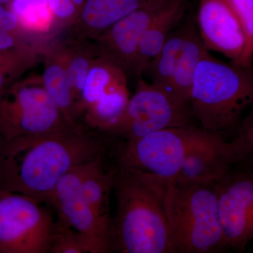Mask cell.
<instances>
[{"label":"cell","instance_id":"6da1fadb","mask_svg":"<svg viewBox=\"0 0 253 253\" xmlns=\"http://www.w3.org/2000/svg\"><path fill=\"white\" fill-rule=\"evenodd\" d=\"M111 144L106 133L84 126L1 140L0 190L26 195L48 205L63 176L107 156Z\"/></svg>","mask_w":253,"mask_h":253},{"label":"cell","instance_id":"7a4b0ae2","mask_svg":"<svg viewBox=\"0 0 253 253\" xmlns=\"http://www.w3.org/2000/svg\"><path fill=\"white\" fill-rule=\"evenodd\" d=\"M113 166L114 252L176 253L165 204L168 181L131 168Z\"/></svg>","mask_w":253,"mask_h":253},{"label":"cell","instance_id":"3957f363","mask_svg":"<svg viewBox=\"0 0 253 253\" xmlns=\"http://www.w3.org/2000/svg\"><path fill=\"white\" fill-rule=\"evenodd\" d=\"M253 104V66L216 59L210 51L198 65L190 96L194 118L207 130L223 133L239 126Z\"/></svg>","mask_w":253,"mask_h":253},{"label":"cell","instance_id":"277c9868","mask_svg":"<svg viewBox=\"0 0 253 253\" xmlns=\"http://www.w3.org/2000/svg\"><path fill=\"white\" fill-rule=\"evenodd\" d=\"M165 204L176 253L229 249L219 220L216 182L168 181Z\"/></svg>","mask_w":253,"mask_h":253},{"label":"cell","instance_id":"5b68a950","mask_svg":"<svg viewBox=\"0 0 253 253\" xmlns=\"http://www.w3.org/2000/svg\"><path fill=\"white\" fill-rule=\"evenodd\" d=\"M211 132L191 123L154 131L133 140L114 141L110 154L114 156L116 166L172 181L177 177L191 149Z\"/></svg>","mask_w":253,"mask_h":253},{"label":"cell","instance_id":"8992f818","mask_svg":"<svg viewBox=\"0 0 253 253\" xmlns=\"http://www.w3.org/2000/svg\"><path fill=\"white\" fill-rule=\"evenodd\" d=\"M74 126L50 97L42 80L18 81L0 92V139L48 134Z\"/></svg>","mask_w":253,"mask_h":253},{"label":"cell","instance_id":"52a82bcc","mask_svg":"<svg viewBox=\"0 0 253 253\" xmlns=\"http://www.w3.org/2000/svg\"><path fill=\"white\" fill-rule=\"evenodd\" d=\"M193 119L189 106L176 101L166 89L139 80L124 112L105 133L116 141L133 140L161 129L185 126Z\"/></svg>","mask_w":253,"mask_h":253},{"label":"cell","instance_id":"ba28073f","mask_svg":"<svg viewBox=\"0 0 253 253\" xmlns=\"http://www.w3.org/2000/svg\"><path fill=\"white\" fill-rule=\"evenodd\" d=\"M43 204L0 190V253H49L55 220Z\"/></svg>","mask_w":253,"mask_h":253},{"label":"cell","instance_id":"9c48e42d","mask_svg":"<svg viewBox=\"0 0 253 253\" xmlns=\"http://www.w3.org/2000/svg\"><path fill=\"white\" fill-rule=\"evenodd\" d=\"M218 210L229 249L244 251L253 241V169L241 163L216 181Z\"/></svg>","mask_w":253,"mask_h":253},{"label":"cell","instance_id":"30bf717a","mask_svg":"<svg viewBox=\"0 0 253 253\" xmlns=\"http://www.w3.org/2000/svg\"><path fill=\"white\" fill-rule=\"evenodd\" d=\"M82 166L70 171L59 181L48 205L83 236L91 253L114 252L112 229L96 215L83 194Z\"/></svg>","mask_w":253,"mask_h":253},{"label":"cell","instance_id":"8fae6325","mask_svg":"<svg viewBox=\"0 0 253 253\" xmlns=\"http://www.w3.org/2000/svg\"><path fill=\"white\" fill-rule=\"evenodd\" d=\"M169 0H149L117 21L99 37L100 56L121 68L126 76L136 75L141 38L156 15Z\"/></svg>","mask_w":253,"mask_h":253},{"label":"cell","instance_id":"7c38bea8","mask_svg":"<svg viewBox=\"0 0 253 253\" xmlns=\"http://www.w3.org/2000/svg\"><path fill=\"white\" fill-rule=\"evenodd\" d=\"M198 30L206 48L239 64L246 47V38L229 0H201Z\"/></svg>","mask_w":253,"mask_h":253},{"label":"cell","instance_id":"4fadbf2b","mask_svg":"<svg viewBox=\"0 0 253 253\" xmlns=\"http://www.w3.org/2000/svg\"><path fill=\"white\" fill-rule=\"evenodd\" d=\"M242 162L236 141H227L224 134L212 131L188 154L176 179L216 182Z\"/></svg>","mask_w":253,"mask_h":253},{"label":"cell","instance_id":"5bb4252c","mask_svg":"<svg viewBox=\"0 0 253 253\" xmlns=\"http://www.w3.org/2000/svg\"><path fill=\"white\" fill-rule=\"evenodd\" d=\"M187 0H169L151 21L141 38L136 63V76L144 73L184 16Z\"/></svg>","mask_w":253,"mask_h":253},{"label":"cell","instance_id":"9a60e30c","mask_svg":"<svg viewBox=\"0 0 253 253\" xmlns=\"http://www.w3.org/2000/svg\"><path fill=\"white\" fill-rule=\"evenodd\" d=\"M49 52L42 78L44 88L68 123L84 126L79 121L81 115L68 78L66 51L54 50Z\"/></svg>","mask_w":253,"mask_h":253},{"label":"cell","instance_id":"2e32d148","mask_svg":"<svg viewBox=\"0 0 253 253\" xmlns=\"http://www.w3.org/2000/svg\"><path fill=\"white\" fill-rule=\"evenodd\" d=\"M106 156L82 166L83 194L91 207L106 226L112 229L110 197L113 188V166L106 167Z\"/></svg>","mask_w":253,"mask_h":253},{"label":"cell","instance_id":"e0dca14e","mask_svg":"<svg viewBox=\"0 0 253 253\" xmlns=\"http://www.w3.org/2000/svg\"><path fill=\"white\" fill-rule=\"evenodd\" d=\"M149 0H85L79 18L83 31L99 37Z\"/></svg>","mask_w":253,"mask_h":253},{"label":"cell","instance_id":"ac0fdd59","mask_svg":"<svg viewBox=\"0 0 253 253\" xmlns=\"http://www.w3.org/2000/svg\"><path fill=\"white\" fill-rule=\"evenodd\" d=\"M209 51L195 25L183 50L167 91L181 104L189 106L193 81L198 65L203 56Z\"/></svg>","mask_w":253,"mask_h":253},{"label":"cell","instance_id":"d6986e66","mask_svg":"<svg viewBox=\"0 0 253 253\" xmlns=\"http://www.w3.org/2000/svg\"><path fill=\"white\" fill-rule=\"evenodd\" d=\"M194 26V23H184L172 32L164 45L145 69L144 73L147 75L150 83L167 90L176 64Z\"/></svg>","mask_w":253,"mask_h":253},{"label":"cell","instance_id":"ffe728a7","mask_svg":"<svg viewBox=\"0 0 253 253\" xmlns=\"http://www.w3.org/2000/svg\"><path fill=\"white\" fill-rule=\"evenodd\" d=\"M126 78L122 69L100 56L93 63L82 91L80 111L84 113L113 84Z\"/></svg>","mask_w":253,"mask_h":253},{"label":"cell","instance_id":"44dd1931","mask_svg":"<svg viewBox=\"0 0 253 253\" xmlns=\"http://www.w3.org/2000/svg\"><path fill=\"white\" fill-rule=\"evenodd\" d=\"M7 5L17 16L21 31L31 41L38 33L56 28L47 0H11Z\"/></svg>","mask_w":253,"mask_h":253},{"label":"cell","instance_id":"7402d4cb","mask_svg":"<svg viewBox=\"0 0 253 253\" xmlns=\"http://www.w3.org/2000/svg\"><path fill=\"white\" fill-rule=\"evenodd\" d=\"M50 253H91L86 239L58 215L50 242Z\"/></svg>","mask_w":253,"mask_h":253},{"label":"cell","instance_id":"603a6c76","mask_svg":"<svg viewBox=\"0 0 253 253\" xmlns=\"http://www.w3.org/2000/svg\"><path fill=\"white\" fill-rule=\"evenodd\" d=\"M66 64L68 78L72 87L75 101L80 115V101L82 91L84 87L88 73L94 63L89 52L85 50H75L73 51H66Z\"/></svg>","mask_w":253,"mask_h":253},{"label":"cell","instance_id":"cb8c5ba5","mask_svg":"<svg viewBox=\"0 0 253 253\" xmlns=\"http://www.w3.org/2000/svg\"><path fill=\"white\" fill-rule=\"evenodd\" d=\"M32 55L30 51L0 54V92L18 80L31 63Z\"/></svg>","mask_w":253,"mask_h":253},{"label":"cell","instance_id":"d4e9b609","mask_svg":"<svg viewBox=\"0 0 253 253\" xmlns=\"http://www.w3.org/2000/svg\"><path fill=\"white\" fill-rule=\"evenodd\" d=\"M246 38V47L239 65L253 66V0H229Z\"/></svg>","mask_w":253,"mask_h":253},{"label":"cell","instance_id":"484cf974","mask_svg":"<svg viewBox=\"0 0 253 253\" xmlns=\"http://www.w3.org/2000/svg\"><path fill=\"white\" fill-rule=\"evenodd\" d=\"M241 149L243 163L253 169V104L247 116L240 123L234 138Z\"/></svg>","mask_w":253,"mask_h":253},{"label":"cell","instance_id":"4316f807","mask_svg":"<svg viewBox=\"0 0 253 253\" xmlns=\"http://www.w3.org/2000/svg\"><path fill=\"white\" fill-rule=\"evenodd\" d=\"M56 24L78 21L80 13L72 0H47Z\"/></svg>","mask_w":253,"mask_h":253},{"label":"cell","instance_id":"83f0119b","mask_svg":"<svg viewBox=\"0 0 253 253\" xmlns=\"http://www.w3.org/2000/svg\"><path fill=\"white\" fill-rule=\"evenodd\" d=\"M31 41L18 33L0 31V54L16 51H32Z\"/></svg>","mask_w":253,"mask_h":253},{"label":"cell","instance_id":"f1b7e54d","mask_svg":"<svg viewBox=\"0 0 253 253\" xmlns=\"http://www.w3.org/2000/svg\"><path fill=\"white\" fill-rule=\"evenodd\" d=\"M0 31L18 33L26 36L20 28L17 16L8 5L0 4Z\"/></svg>","mask_w":253,"mask_h":253},{"label":"cell","instance_id":"f546056e","mask_svg":"<svg viewBox=\"0 0 253 253\" xmlns=\"http://www.w3.org/2000/svg\"><path fill=\"white\" fill-rule=\"evenodd\" d=\"M11 0H0V4L7 5L9 4Z\"/></svg>","mask_w":253,"mask_h":253},{"label":"cell","instance_id":"4dcf8cb0","mask_svg":"<svg viewBox=\"0 0 253 253\" xmlns=\"http://www.w3.org/2000/svg\"><path fill=\"white\" fill-rule=\"evenodd\" d=\"M1 139H0V149H1Z\"/></svg>","mask_w":253,"mask_h":253}]
</instances>
